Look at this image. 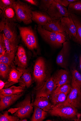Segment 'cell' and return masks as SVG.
<instances>
[{
    "label": "cell",
    "instance_id": "6da1fadb",
    "mask_svg": "<svg viewBox=\"0 0 81 121\" xmlns=\"http://www.w3.org/2000/svg\"><path fill=\"white\" fill-rule=\"evenodd\" d=\"M48 112L52 116L59 117L62 119L80 121L81 117L78 109L66 101L54 106L52 105Z\"/></svg>",
    "mask_w": 81,
    "mask_h": 121
},
{
    "label": "cell",
    "instance_id": "7a4b0ae2",
    "mask_svg": "<svg viewBox=\"0 0 81 121\" xmlns=\"http://www.w3.org/2000/svg\"><path fill=\"white\" fill-rule=\"evenodd\" d=\"M50 68L42 57L39 58L35 64L32 79L36 84L35 91L41 88L45 82L51 77Z\"/></svg>",
    "mask_w": 81,
    "mask_h": 121
},
{
    "label": "cell",
    "instance_id": "3957f363",
    "mask_svg": "<svg viewBox=\"0 0 81 121\" xmlns=\"http://www.w3.org/2000/svg\"><path fill=\"white\" fill-rule=\"evenodd\" d=\"M31 95L28 94L24 99L18 103L14 108H11L8 111L20 120L29 118L33 112V107L31 103Z\"/></svg>",
    "mask_w": 81,
    "mask_h": 121
},
{
    "label": "cell",
    "instance_id": "277c9868",
    "mask_svg": "<svg viewBox=\"0 0 81 121\" xmlns=\"http://www.w3.org/2000/svg\"><path fill=\"white\" fill-rule=\"evenodd\" d=\"M15 9L17 21L26 25L32 22L33 11L30 6L18 0L15 1Z\"/></svg>",
    "mask_w": 81,
    "mask_h": 121
},
{
    "label": "cell",
    "instance_id": "5b68a950",
    "mask_svg": "<svg viewBox=\"0 0 81 121\" xmlns=\"http://www.w3.org/2000/svg\"><path fill=\"white\" fill-rule=\"evenodd\" d=\"M18 28L22 40L29 50H33L38 48L37 43L34 31L30 27H21Z\"/></svg>",
    "mask_w": 81,
    "mask_h": 121
},
{
    "label": "cell",
    "instance_id": "8992f818",
    "mask_svg": "<svg viewBox=\"0 0 81 121\" xmlns=\"http://www.w3.org/2000/svg\"><path fill=\"white\" fill-rule=\"evenodd\" d=\"M51 76L57 87L65 84H71L72 76L68 69L57 70Z\"/></svg>",
    "mask_w": 81,
    "mask_h": 121
},
{
    "label": "cell",
    "instance_id": "52a82bcc",
    "mask_svg": "<svg viewBox=\"0 0 81 121\" xmlns=\"http://www.w3.org/2000/svg\"><path fill=\"white\" fill-rule=\"evenodd\" d=\"M53 19L57 20L70 16L66 8L54 0L50 8L46 12Z\"/></svg>",
    "mask_w": 81,
    "mask_h": 121
},
{
    "label": "cell",
    "instance_id": "ba28073f",
    "mask_svg": "<svg viewBox=\"0 0 81 121\" xmlns=\"http://www.w3.org/2000/svg\"><path fill=\"white\" fill-rule=\"evenodd\" d=\"M62 46L57 57L56 63L62 68L67 69L68 60L70 50V42L66 41L63 44Z\"/></svg>",
    "mask_w": 81,
    "mask_h": 121
},
{
    "label": "cell",
    "instance_id": "9c48e42d",
    "mask_svg": "<svg viewBox=\"0 0 81 121\" xmlns=\"http://www.w3.org/2000/svg\"><path fill=\"white\" fill-rule=\"evenodd\" d=\"M62 26L64 31L69 38L75 41L76 38V27L71 15L61 19Z\"/></svg>",
    "mask_w": 81,
    "mask_h": 121
},
{
    "label": "cell",
    "instance_id": "30bf717a",
    "mask_svg": "<svg viewBox=\"0 0 81 121\" xmlns=\"http://www.w3.org/2000/svg\"><path fill=\"white\" fill-rule=\"evenodd\" d=\"M57 87L52 76L46 82L40 89L36 91V98L41 97L48 98Z\"/></svg>",
    "mask_w": 81,
    "mask_h": 121
},
{
    "label": "cell",
    "instance_id": "8fae6325",
    "mask_svg": "<svg viewBox=\"0 0 81 121\" xmlns=\"http://www.w3.org/2000/svg\"><path fill=\"white\" fill-rule=\"evenodd\" d=\"M37 30L42 37L50 45L57 47H60L63 45L57 42V34L46 30L43 28L42 26L39 25H38Z\"/></svg>",
    "mask_w": 81,
    "mask_h": 121
},
{
    "label": "cell",
    "instance_id": "7c38bea8",
    "mask_svg": "<svg viewBox=\"0 0 81 121\" xmlns=\"http://www.w3.org/2000/svg\"><path fill=\"white\" fill-rule=\"evenodd\" d=\"M66 101L78 109H81V89L72 87L71 92L67 95Z\"/></svg>",
    "mask_w": 81,
    "mask_h": 121
},
{
    "label": "cell",
    "instance_id": "4fadbf2b",
    "mask_svg": "<svg viewBox=\"0 0 81 121\" xmlns=\"http://www.w3.org/2000/svg\"><path fill=\"white\" fill-rule=\"evenodd\" d=\"M5 25L3 30L6 37L10 41L18 44V39L16 29L17 24L16 22L5 20Z\"/></svg>",
    "mask_w": 81,
    "mask_h": 121
},
{
    "label": "cell",
    "instance_id": "5bb4252c",
    "mask_svg": "<svg viewBox=\"0 0 81 121\" xmlns=\"http://www.w3.org/2000/svg\"><path fill=\"white\" fill-rule=\"evenodd\" d=\"M32 20L36 22L38 25L42 26L50 23L54 20L46 12L40 11H32Z\"/></svg>",
    "mask_w": 81,
    "mask_h": 121
},
{
    "label": "cell",
    "instance_id": "9a60e30c",
    "mask_svg": "<svg viewBox=\"0 0 81 121\" xmlns=\"http://www.w3.org/2000/svg\"><path fill=\"white\" fill-rule=\"evenodd\" d=\"M24 93L20 95L4 96L0 94V111H3L13 104L23 95Z\"/></svg>",
    "mask_w": 81,
    "mask_h": 121
},
{
    "label": "cell",
    "instance_id": "2e32d148",
    "mask_svg": "<svg viewBox=\"0 0 81 121\" xmlns=\"http://www.w3.org/2000/svg\"><path fill=\"white\" fill-rule=\"evenodd\" d=\"M15 6V1L12 5L2 10V13L0 16L1 20L4 21L6 20L14 22H17Z\"/></svg>",
    "mask_w": 81,
    "mask_h": 121
},
{
    "label": "cell",
    "instance_id": "e0dca14e",
    "mask_svg": "<svg viewBox=\"0 0 81 121\" xmlns=\"http://www.w3.org/2000/svg\"><path fill=\"white\" fill-rule=\"evenodd\" d=\"M15 58L16 64L21 69L26 68L27 65V55L25 49L22 46L18 47L16 55Z\"/></svg>",
    "mask_w": 81,
    "mask_h": 121
},
{
    "label": "cell",
    "instance_id": "ac0fdd59",
    "mask_svg": "<svg viewBox=\"0 0 81 121\" xmlns=\"http://www.w3.org/2000/svg\"><path fill=\"white\" fill-rule=\"evenodd\" d=\"M31 104L33 106V105L36 106L48 112L51 109L52 106L48 98L43 97L36 98L34 101Z\"/></svg>",
    "mask_w": 81,
    "mask_h": 121
},
{
    "label": "cell",
    "instance_id": "d6986e66",
    "mask_svg": "<svg viewBox=\"0 0 81 121\" xmlns=\"http://www.w3.org/2000/svg\"><path fill=\"white\" fill-rule=\"evenodd\" d=\"M23 72L16 70L15 68L11 69L8 79V82L6 83L5 87L8 88L9 86L19 82L23 74Z\"/></svg>",
    "mask_w": 81,
    "mask_h": 121
},
{
    "label": "cell",
    "instance_id": "ffe728a7",
    "mask_svg": "<svg viewBox=\"0 0 81 121\" xmlns=\"http://www.w3.org/2000/svg\"><path fill=\"white\" fill-rule=\"evenodd\" d=\"M61 19L54 20L42 27L46 30L57 34L65 32L62 26Z\"/></svg>",
    "mask_w": 81,
    "mask_h": 121
},
{
    "label": "cell",
    "instance_id": "44dd1931",
    "mask_svg": "<svg viewBox=\"0 0 81 121\" xmlns=\"http://www.w3.org/2000/svg\"><path fill=\"white\" fill-rule=\"evenodd\" d=\"M25 89V87L13 86L10 87L0 90V94L4 96L20 95L24 93Z\"/></svg>",
    "mask_w": 81,
    "mask_h": 121
},
{
    "label": "cell",
    "instance_id": "7402d4cb",
    "mask_svg": "<svg viewBox=\"0 0 81 121\" xmlns=\"http://www.w3.org/2000/svg\"><path fill=\"white\" fill-rule=\"evenodd\" d=\"M17 70L22 72L23 73L22 76L19 80L20 86L23 87L26 86L27 88L30 87L33 80L31 74L25 70V69H18Z\"/></svg>",
    "mask_w": 81,
    "mask_h": 121
},
{
    "label": "cell",
    "instance_id": "603a6c76",
    "mask_svg": "<svg viewBox=\"0 0 81 121\" xmlns=\"http://www.w3.org/2000/svg\"><path fill=\"white\" fill-rule=\"evenodd\" d=\"M67 95L64 93L53 91L50 97V99L52 105L54 106L65 102L66 101Z\"/></svg>",
    "mask_w": 81,
    "mask_h": 121
},
{
    "label": "cell",
    "instance_id": "cb8c5ba5",
    "mask_svg": "<svg viewBox=\"0 0 81 121\" xmlns=\"http://www.w3.org/2000/svg\"><path fill=\"white\" fill-rule=\"evenodd\" d=\"M33 113L31 120V121H42L46 118L48 112L45 111L33 105Z\"/></svg>",
    "mask_w": 81,
    "mask_h": 121
},
{
    "label": "cell",
    "instance_id": "d4e9b609",
    "mask_svg": "<svg viewBox=\"0 0 81 121\" xmlns=\"http://www.w3.org/2000/svg\"><path fill=\"white\" fill-rule=\"evenodd\" d=\"M70 15L76 27V36L75 41L81 46V19L76 14H71Z\"/></svg>",
    "mask_w": 81,
    "mask_h": 121
},
{
    "label": "cell",
    "instance_id": "484cf974",
    "mask_svg": "<svg viewBox=\"0 0 81 121\" xmlns=\"http://www.w3.org/2000/svg\"><path fill=\"white\" fill-rule=\"evenodd\" d=\"M16 51L10 52L6 51L3 54L0 55V63H2L11 66L12 68H14L12 65L15 57Z\"/></svg>",
    "mask_w": 81,
    "mask_h": 121
},
{
    "label": "cell",
    "instance_id": "4316f807",
    "mask_svg": "<svg viewBox=\"0 0 81 121\" xmlns=\"http://www.w3.org/2000/svg\"><path fill=\"white\" fill-rule=\"evenodd\" d=\"M72 87H76L81 89V74L76 69L71 70Z\"/></svg>",
    "mask_w": 81,
    "mask_h": 121
},
{
    "label": "cell",
    "instance_id": "83f0119b",
    "mask_svg": "<svg viewBox=\"0 0 81 121\" xmlns=\"http://www.w3.org/2000/svg\"><path fill=\"white\" fill-rule=\"evenodd\" d=\"M67 10L68 13L74 14L81 13V1L77 0L69 4Z\"/></svg>",
    "mask_w": 81,
    "mask_h": 121
},
{
    "label": "cell",
    "instance_id": "f1b7e54d",
    "mask_svg": "<svg viewBox=\"0 0 81 121\" xmlns=\"http://www.w3.org/2000/svg\"><path fill=\"white\" fill-rule=\"evenodd\" d=\"M11 69L10 66L6 64L0 63V75L4 79L8 78Z\"/></svg>",
    "mask_w": 81,
    "mask_h": 121
},
{
    "label": "cell",
    "instance_id": "f546056e",
    "mask_svg": "<svg viewBox=\"0 0 81 121\" xmlns=\"http://www.w3.org/2000/svg\"><path fill=\"white\" fill-rule=\"evenodd\" d=\"M3 34L6 48V51L9 52L16 51L18 47V44L11 42L6 37L4 33Z\"/></svg>",
    "mask_w": 81,
    "mask_h": 121
},
{
    "label": "cell",
    "instance_id": "4dcf8cb0",
    "mask_svg": "<svg viewBox=\"0 0 81 121\" xmlns=\"http://www.w3.org/2000/svg\"><path fill=\"white\" fill-rule=\"evenodd\" d=\"M54 1V0H41L38 6L40 11L43 12H47Z\"/></svg>",
    "mask_w": 81,
    "mask_h": 121
},
{
    "label": "cell",
    "instance_id": "1f68e13d",
    "mask_svg": "<svg viewBox=\"0 0 81 121\" xmlns=\"http://www.w3.org/2000/svg\"><path fill=\"white\" fill-rule=\"evenodd\" d=\"M19 119L15 116L9 115L7 111L4 112L3 114H1L0 115V121H18Z\"/></svg>",
    "mask_w": 81,
    "mask_h": 121
},
{
    "label": "cell",
    "instance_id": "d6a6232c",
    "mask_svg": "<svg viewBox=\"0 0 81 121\" xmlns=\"http://www.w3.org/2000/svg\"><path fill=\"white\" fill-rule=\"evenodd\" d=\"M72 88L71 84H65L60 87H57L54 92L63 93L68 95L71 92Z\"/></svg>",
    "mask_w": 81,
    "mask_h": 121
},
{
    "label": "cell",
    "instance_id": "836d02e7",
    "mask_svg": "<svg viewBox=\"0 0 81 121\" xmlns=\"http://www.w3.org/2000/svg\"><path fill=\"white\" fill-rule=\"evenodd\" d=\"M15 1L14 0H0V8L3 10L5 8L12 5Z\"/></svg>",
    "mask_w": 81,
    "mask_h": 121
},
{
    "label": "cell",
    "instance_id": "e575fe53",
    "mask_svg": "<svg viewBox=\"0 0 81 121\" xmlns=\"http://www.w3.org/2000/svg\"><path fill=\"white\" fill-rule=\"evenodd\" d=\"M6 51L4 40L3 34H0V55L4 54Z\"/></svg>",
    "mask_w": 81,
    "mask_h": 121
},
{
    "label": "cell",
    "instance_id": "d590c367",
    "mask_svg": "<svg viewBox=\"0 0 81 121\" xmlns=\"http://www.w3.org/2000/svg\"><path fill=\"white\" fill-rule=\"evenodd\" d=\"M65 33H58L57 34V41L58 43L61 45H62V44L66 41V38L65 34Z\"/></svg>",
    "mask_w": 81,
    "mask_h": 121
},
{
    "label": "cell",
    "instance_id": "8d00e7d4",
    "mask_svg": "<svg viewBox=\"0 0 81 121\" xmlns=\"http://www.w3.org/2000/svg\"><path fill=\"white\" fill-rule=\"evenodd\" d=\"M54 1L65 7L68 6L71 4L77 1L76 0H54Z\"/></svg>",
    "mask_w": 81,
    "mask_h": 121
},
{
    "label": "cell",
    "instance_id": "74e56055",
    "mask_svg": "<svg viewBox=\"0 0 81 121\" xmlns=\"http://www.w3.org/2000/svg\"><path fill=\"white\" fill-rule=\"evenodd\" d=\"M24 1L34 6H38L39 4L38 1L36 0H25Z\"/></svg>",
    "mask_w": 81,
    "mask_h": 121
},
{
    "label": "cell",
    "instance_id": "f35d334b",
    "mask_svg": "<svg viewBox=\"0 0 81 121\" xmlns=\"http://www.w3.org/2000/svg\"><path fill=\"white\" fill-rule=\"evenodd\" d=\"M5 24L6 22L5 21L1 20L0 22V31L1 32L3 31Z\"/></svg>",
    "mask_w": 81,
    "mask_h": 121
},
{
    "label": "cell",
    "instance_id": "ab89813d",
    "mask_svg": "<svg viewBox=\"0 0 81 121\" xmlns=\"http://www.w3.org/2000/svg\"><path fill=\"white\" fill-rule=\"evenodd\" d=\"M5 83H4V82L1 80L0 81V90L3 89L5 86Z\"/></svg>",
    "mask_w": 81,
    "mask_h": 121
},
{
    "label": "cell",
    "instance_id": "60d3db41",
    "mask_svg": "<svg viewBox=\"0 0 81 121\" xmlns=\"http://www.w3.org/2000/svg\"><path fill=\"white\" fill-rule=\"evenodd\" d=\"M79 65L80 69L81 71V54L79 56Z\"/></svg>",
    "mask_w": 81,
    "mask_h": 121
},
{
    "label": "cell",
    "instance_id": "b9f144b4",
    "mask_svg": "<svg viewBox=\"0 0 81 121\" xmlns=\"http://www.w3.org/2000/svg\"><path fill=\"white\" fill-rule=\"evenodd\" d=\"M19 121H27V120L26 118H24L22 120H19Z\"/></svg>",
    "mask_w": 81,
    "mask_h": 121
},
{
    "label": "cell",
    "instance_id": "7bdbcfd3",
    "mask_svg": "<svg viewBox=\"0 0 81 121\" xmlns=\"http://www.w3.org/2000/svg\"><path fill=\"white\" fill-rule=\"evenodd\" d=\"M2 12L3 10L0 9V16L2 14Z\"/></svg>",
    "mask_w": 81,
    "mask_h": 121
},
{
    "label": "cell",
    "instance_id": "ee69618b",
    "mask_svg": "<svg viewBox=\"0 0 81 121\" xmlns=\"http://www.w3.org/2000/svg\"><path fill=\"white\" fill-rule=\"evenodd\" d=\"M46 121H52V120H47Z\"/></svg>",
    "mask_w": 81,
    "mask_h": 121
}]
</instances>
